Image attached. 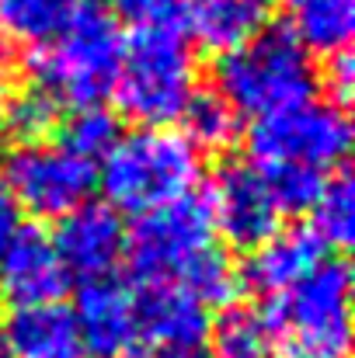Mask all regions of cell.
<instances>
[{
    "label": "cell",
    "mask_w": 355,
    "mask_h": 358,
    "mask_svg": "<svg viewBox=\"0 0 355 358\" xmlns=\"http://www.w3.org/2000/svg\"><path fill=\"white\" fill-rule=\"evenodd\" d=\"M258 171H261L279 213H310L314 202L324 192V181H328L321 171L296 167V164H268V167H258Z\"/></svg>",
    "instance_id": "24"
},
{
    "label": "cell",
    "mask_w": 355,
    "mask_h": 358,
    "mask_svg": "<svg viewBox=\"0 0 355 358\" xmlns=\"http://www.w3.org/2000/svg\"><path fill=\"white\" fill-rule=\"evenodd\" d=\"M202 174L199 150L174 129H136L122 136L102 167V188L112 209L150 213L192 195Z\"/></svg>",
    "instance_id": "4"
},
{
    "label": "cell",
    "mask_w": 355,
    "mask_h": 358,
    "mask_svg": "<svg viewBox=\"0 0 355 358\" xmlns=\"http://www.w3.org/2000/svg\"><path fill=\"white\" fill-rule=\"evenodd\" d=\"M216 94L237 115L265 119L314 101L317 70L286 24H265L254 38L223 52L213 66Z\"/></svg>",
    "instance_id": "1"
},
{
    "label": "cell",
    "mask_w": 355,
    "mask_h": 358,
    "mask_svg": "<svg viewBox=\"0 0 355 358\" xmlns=\"http://www.w3.org/2000/svg\"><path fill=\"white\" fill-rule=\"evenodd\" d=\"M307 52H349L355 31V0H289V24Z\"/></svg>",
    "instance_id": "17"
},
{
    "label": "cell",
    "mask_w": 355,
    "mask_h": 358,
    "mask_svg": "<svg viewBox=\"0 0 355 358\" xmlns=\"http://www.w3.org/2000/svg\"><path fill=\"white\" fill-rule=\"evenodd\" d=\"M53 247L67 278L98 282L116 271L125 254V227L109 202H84L60 220Z\"/></svg>",
    "instance_id": "10"
},
{
    "label": "cell",
    "mask_w": 355,
    "mask_h": 358,
    "mask_svg": "<svg viewBox=\"0 0 355 358\" xmlns=\"http://www.w3.org/2000/svg\"><path fill=\"white\" fill-rule=\"evenodd\" d=\"M216 243V227L206 195H185L143 213L125 234V261L139 285L178 282L185 268Z\"/></svg>",
    "instance_id": "6"
},
{
    "label": "cell",
    "mask_w": 355,
    "mask_h": 358,
    "mask_svg": "<svg viewBox=\"0 0 355 358\" xmlns=\"http://www.w3.org/2000/svg\"><path fill=\"white\" fill-rule=\"evenodd\" d=\"M352 271L342 257H324L307 278L275 296L265 310L286 358H349L352 345Z\"/></svg>",
    "instance_id": "5"
},
{
    "label": "cell",
    "mask_w": 355,
    "mask_h": 358,
    "mask_svg": "<svg viewBox=\"0 0 355 358\" xmlns=\"http://www.w3.org/2000/svg\"><path fill=\"white\" fill-rule=\"evenodd\" d=\"M67 271L56 257L53 237L39 227H21L0 257V296L18 306L60 303Z\"/></svg>",
    "instance_id": "11"
},
{
    "label": "cell",
    "mask_w": 355,
    "mask_h": 358,
    "mask_svg": "<svg viewBox=\"0 0 355 358\" xmlns=\"http://www.w3.org/2000/svg\"><path fill=\"white\" fill-rule=\"evenodd\" d=\"M247 146L258 167L296 164V167H314L324 174L349 157L352 122L345 115V108L331 101H303L275 115L254 119L247 132Z\"/></svg>",
    "instance_id": "7"
},
{
    "label": "cell",
    "mask_w": 355,
    "mask_h": 358,
    "mask_svg": "<svg viewBox=\"0 0 355 358\" xmlns=\"http://www.w3.org/2000/svg\"><path fill=\"white\" fill-rule=\"evenodd\" d=\"M0 331L11 358H84L74 313L63 303L18 306Z\"/></svg>",
    "instance_id": "15"
},
{
    "label": "cell",
    "mask_w": 355,
    "mask_h": 358,
    "mask_svg": "<svg viewBox=\"0 0 355 358\" xmlns=\"http://www.w3.org/2000/svg\"><path fill=\"white\" fill-rule=\"evenodd\" d=\"M60 146L88 164L95 160H105L112 153L118 139H122V125L118 115L109 112L105 105H88V108H77L70 119H60Z\"/></svg>",
    "instance_id": "20"
},
{
    "label": "cell",
    "mask_w": 355,
    "mask_h": 358,
    "mask_svg": "<svg viewBox=\"0 0 355 358\" xmlns=\"http://www.w3.org/2000/svg\"><path fill=\"white\" fill-rule=\"evenodd\" d=\"M77 0H0V45H49L70 21Z\"/></svg>",
    "instance_id": "18"
},
{
    "label": "cell",
    "mask_w": 355,
    "mask_h": 358,
    "mask_svg": "<svg viewBox=\"0 0 355 358\" xmlns=\"http://www.w3.org/2000/svg\"><path fill=\"white\" fill-rule=\"evenodd\" d=\"M18 230H21V209H18L14 195L7 192V185L0 181V257H4L7 243L14 240Z\"/></svg>",
    "instance_id": "27"
},
{
    "label": "cell",
    "mask_w": 355,
    "mask_h": 358,
    "mask_svg": "<svg viewBox=\"0 0 355 358\" xmlns=\"http://www.w3.org/2000/svg\"><path fill=\"white\" fill-rule=\"evenodd\" d=\"M178 122L185 125L181 136L192 146H202V150H213V153L216 150H227L240 136V115L216 91H195Z\"/></svg>",
    "instance_id": "21"
},
{
    "label": "cell",
    "mask_w": 355,
    "mask_h": 358,
    "mask_svg": "<svg viewBox=\"0 0 355 358\" xmlns=\"http://www.w3.org/2000/svg\"><path fill=\"white\" fill-rule=\"evenodd\" d=\"M324 243L310 227H293V230H279L272 240H265L258 250H251L244 271H240V285L254 289L258 296H282L286 289H293L300 278H307L321 261H324Z\"/></svg>",
    "instance_id": "14"
},
{
    "label": "cell",
    "mask_w": 355,
    "mask_h": 358,
    "mask_svg": "<svg viewBox=\"0 0 355 358\" xmlns=\"http://www.w3.org/2000/svg\"><path fill=\"white\" fill-rule=\"evenodd\" d=\"M324 87H328V101L345 108L352 101V91H355V63L349 52H338L328 59L324 66Z\"/></svg>",
    "instance_id": "26"
},
{
    "label": "cell",
    "mask_w": 355,
    "mask_h": 358,
    "mask_svg": "<svg viewBox=\"0 0 355 358\" xmlns=\"http://www.w3.org/2000/svg\"><path fill=\"white\" fill-rule=\"evenodd\" d=\"M268 24L265 0H185V28L195 45L230 52Z\"/></svg>",
    "instance_id": "16"
},
{
    "label": "cell",
    "mask_w": 355,
    "mask_h": 358,
    "mask_svg": "<svg viewBox=\"0 0 355 358\" xmlns=\"http://www.w3.org/2000/svg\"><path fill=\"white\" fill-rule=\"evenodd\" d=\"M112 7L122 21L136 28H153V24H174L185 0H112Z\"/></svg>",
    "instance_id": "25"
},
{
    "label": "cell",
    "mask_w": 355,
    "mask_h": 358,
    "mask_svg": "<svg viewBox=\"0 0 355 358\" xmlns=\"http://www.w3.org/2000/svg\"><path fill=\"white\" fill-rule=\"evenodd\" d=\"M14 98V84H11V73H7V63H0V125H4V115H7V105Z\"/></svg>",
    "instance_id": "28"
},
{
    "label": "cell",
    "mask_w": 355,
    "mask_h": 358,
    "mask_svg": "<svg viewBox=\"0 0 355 358\" xmlns=\"http://www.w3.org/2000/svg\"><path fill=\"white\" fill-rule=\"evenodd\" d=\"M132 313L136 334L146 338L157 352L199 348L209 338V310L171 282L139 285V296H132Z\"/></svg>",
    "instance_id": "12"
},
{
    "label": "cell",
    "mask_w": 355,
    "mask_h": 358,
    "mask_svg": "<svg viewBox=\"0 0 355 358\" xmlns=\"http://www.w3.org/2000/svg\"><path fill=\"white\" fill-rule=\"evenodd\" d=\"M60 101L42 91L39 84L14 94L11 105H7V115H4V125L0 132L14 143V146H39L49 139V132L60 129Z\"/></svg>",
    "instance_id": "22"
},
{
    "label": "cell",
    "mask_w": 355,
    "mask_h": 358,
    "mask_svg": "<svg viewBox=\"0 0 355 358\" xmlns=\"http://www.w3.org/2000/svg\"><path fill=\"white\" fill-rule=\"evenodd\" d=\"M314 234L324 247H349L355 237V185L342 171L324 181L321 199L314 202Z\"/></svg>",
    "instance_id": "23"
},
{
    "label": "cell",
    "mask_w": 355,
    "mask_h": 358,
    "mask_svg": "<svg viewBox=\"0 0 355 358\" xmlns=\"http://www.w3.org/2000/svg\"><path fill=\"white\" fill-rule=\"evenodd\" d=\"M150 358H206L199 348H167V352H157Z\"/></svg>",
    "instance_id": "29"
},
{
    "label": "cell",
    "mask_w": 355,
    "mask_h": 358,
    "mask_svg": "<svg viewBox=\"0 0 355 358\" xmlns=\"http://www.w3.org/2000/svg\"><path fill=\"white\" fill-rule=\"evenodd\" d=\"M0 358H11V348H7V341H4V331H0Z\"/></svg>",
    "instance_id": "30"
},
{
    "label": "cell",
    "mask_w": 355,
    "mask_h": 358,
    "mask_svg": "<svg viewBox=\"0 0 355 358\" xmlns=\"http://www.w3.org/2000/svg\"><path fill=\"white\" fill-rule=\"evenodd\" d=\"M209 345L213 358H268L275 348V334L265 310L230 303L216 320H209Z\"/></svg>",
    "instance_id": "19"
},
{
    "label": "cell",
    "mask_w": 355,
    "mask_h": 358,
    "mask_svg": "<svg viewBox=\"0 0 355 358\" xmlns=\"http://www.w3.org/2000/svg\"><path fill=\"white\" fill-rule=\"evenodd\" d=\"M84 352L95 358H125L136 348V313L132 296L112 282H84L77 292V306L70 310Z\"/></svg>",
    "instance_id": "13"
},
{
    "label": "cell",
    "mask_w": 355,
    "mask_h": 358,
    "mask_svg": "<svg viewBox=\"0 0 355 358\" xmlns=\"http://www.w3.org/2000/svg\"><path fill=\"white\" fill-rule=\"evenodd\" d=\"M125 38L118 17L98 3H77L67 28L42 49H35L32 70L42 91L60 105L88 108L102 105L116 87Z\"/></svg>",
    "instance_id": "2"
},
{
    "label": "cell",
    "mask_w": 355,
    "mask_h": 358,
    "mask_svg": "<svg viewBox=\"0 0 355 358\" xmlns=\"http://www.w3.org/2000/svg\"><path fill=\"white\" fill-rule=\"evenodd\" d=\"M206 202L213 213V227L223 234V240L247 254L272 240L282 227V213L261 171L247 160H227L216 171Z\"/></svg>",
    "instance_id": "9"
},
{
    "label": "cell",
    "mask_w": 355,
    "mask_h": 358,
    "mask_svg": "<svg viewBox=\"0 0 355 358\" xmlns=\"http://www.w3.org/2000/svg\"><path fill=\"white\" fill-rule=\"evenodd\" d=\"M122 115L143 129H164L181 119L195 94V52L178 24L139 28L122 52L116 77Z\"/></svg>",
    "instance_id": "3"
},
{
    "label": "cell",
    "mask_w": 355,
    "mask_h": 358,
    "mask_svg": "<svg viewBox=\"0 0 355 358\" xmlns=\"http://www.w3.org/2000/svg\"><path fill=\"white\" fill-rule=\"evenodd\" d=\"M0 181L14 195L18 209L39 220H63L77 206L91 202L98 188L95 164L67 153L63 146H14L4 157Z\"/></svg>",
    "instance_id": "8"
}]
</instances>
